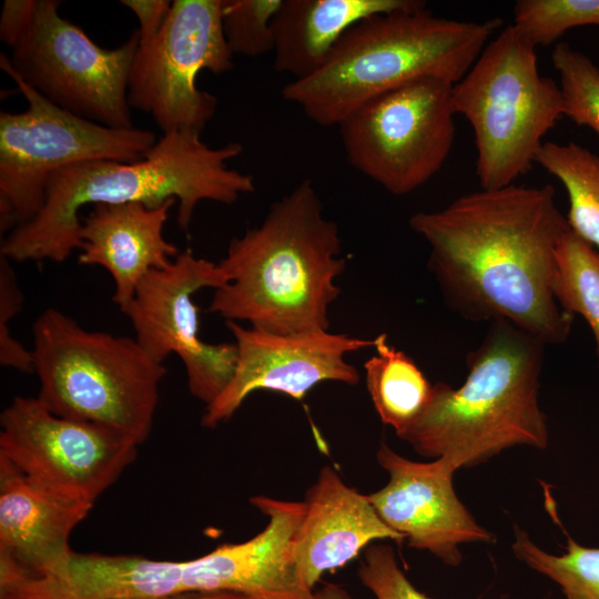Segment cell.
Wrapping results in <instances>:
<instances>
[{
  "label": "cell",
  "mask_w": 599,
  "mask_h": 599,
  "mask_svg": "<svg viewBox=\"0 0 599 599\" xmlns=\"http://www.w3.org/2000/svg\"><path fill=\"white\" fill-rule=\"evenodd\" d=\"M409 227L427 242V267L460 317L505 321L546 345L567 341L573 316L558 305L552 282L570 229L552 185L481 189L415 213Z\"/></svg>",
  "instance_id": "cell-1"
},
{
  "label": "cell",
  "mask_w": 599,
  "mask_h": 599,
  "mask_svg": "<svg viewBox=\"0 0 599 599\" xmlns=\"http://www.w3.org/2000/svg\"><path fill=\"white\" fill-rule=\"evenodd\" d=\"M242 152L238 142L213 148L200 132L183 130L163 133L135 162L94 160L64 167L49 180L38 214L2 237L0 254L16 263L64 262L81 247V210L95 204L159 206L173 199L177 225L187 231L200 202L233 204L255 191L252 174L229 166Z\"/></svg>",
  "instance_id": "cell-2"
},
{
  "label": "cell",
  "mask_w": 599,
  "mask_h": 599,
  "mask_svg": "<svg viewBox=\"0 0 599 599\" xmlns=\"http://www.w3.org/2000/svg\"><path fill=\"white\" fill-rule=\"evenodd\" d=\"M338 225L312 181L272 203L263 221L233 237L219 262L227 283L209 312L281 335L327 332L335 283L346 268Z\"/></svg>",
  "instance_id": "cell-3"
},
{
  "label": "cell",
  "mask_w": 599,
  "mask_h": 599,
  "mask_svg": "<svg viewBox=\"0 0 599 599\" xmlns=\"http://www.w3.org/2000/svg\"><path fill=\"white\" fill-rule=\"evenodd\" d=\"M545 347L508 322H490L480 345L467 354L464 384H433L426 408L399 438L456 470L514 446L545 449L549 432L538 402Z\"/></svg>",
  "instance_id": "cell-4"
},
{
  "label": "cell",
  "mask_w": 599,
  "mask_h": 599,
  "mask_svg": "<svg viewBox=\"0 0 599 599\" xmlns=\"http://www.w3.org/2000/svg\"><path fill=\"white\" fill-rule=\"evenodd\" d=\"M501 24L499 18H439L426 6L373 16L346 31L315 72L290 81L281 93L314 123L338 125L365 102L412 80L457 83Z\"/></svg>",
  "instance_id": "cell-5"
},
{
  "label": "cell",
  "mask_w": 599,
  "mask_h": 599,
  "mask_svg": "<svg viewBox=\"0 0 599 599\" xmlns=\"http://www.w3.org/2000/svg\"><path fill=\"white\" fill-rule=\"evenodd\" d=\"M38 398L54 414L102 425L139 446L152 429L166 374L134 337L83 328L48 307L32 325Z\"/></svg>",
  "instance_id": "cell-6"
},
{
  "label": "cell",
  "mask_w": 599,
  "mask_h": 599,
  "mask_svg": "<svg viewBox=\"0 0 599 599\" xmlns=\"http://www.w3.org/2000/svg\"><path fill=\"white\" fill-rule=\"evenodd\" d=\"M451 104L473 128L481 189L507 186L527 174L544 136L564 116L559 85L539 73L536 47L514 24L453 85Z\"/></svg>",
  "instance_id": "cell-7"
},
{
  "label": "cell",
  "mask_w": 599,
  "mask_h": 599,
  "mask_svg": "<svg viewBox=\"0 0 599 599\" xmlns=\"http://www.w3.org/2000/svg\"><path fill=\"white\" fill-rule=\"evenodd\" d=\"M0 68L28 104L22 112L0 113L1 235L38 214L55 172L94 160L135 162L158 141L150 130L110 128L53 104L13 71L7 54Z\"/></svg>",
  "instance_id": "cell-8"
},
{
  "label": "cell",
  "mask_w": 599,
  "mask_h": 599,
  "mask_svg": "<svg viewBox=\"0 0 599 599\" xmlns=\"http://www.w3.org/2000/svg\"><path fill=\"white\" fill-rule=\"evenodd\" d=\"M453 85L423 77L354 110L337 125L349 163L394 195L428 182L454 145Z\"/></svg>",
  "instance_id": "cell-9"
},
{
  "label": "cell",
  "mask_w": 599,
  "mask_h": 599,
  "mask_svg": "<svg viewBox=\"0 0 599 599\" xmlns=\"http://www.w3.org/2000/svg\"><path fill=\"white\" fill-rule=\"evenodd\" d=\"M57 0H37L34 17L9 57L13 71L53 104L89 121L134 128L128 82L139 47L135 30L121 45H98L60 16Z\"/></svg>",
  "instance_id": "cell-10"
},
{
  "label": "cell",
  "mask_w": 599,
  "mask_h": 599,
  "mask_svg": "<svg viewBox=\"0 0 599 599\" xmlns=\"http://www.w3.org/2000/svg\"><path fill=\"white\" fill-rule=\"evenodd\" d=\"M223 0H174L159 32L140 40L128 82V101L150 114L163 133L202 132L217 99L196 87L202 70L233 67L222 28Z\"/></svg>",
  "instance_id": "cell-11"
},
{
  "label": "cell",
  "mask_w": 599,
  "mask_h": 599,
  "mask_svg": "<svg viewBox=\"0 0 599 599\" xmlns=\"http://www.w3.org/2000/svg\"><path fill=\"white\" fill-rule=\"evenodd\" d=\"M0 426L1 457L42 487L92 504L138 456L124 434L57 415L38 397L16 396Z\"/></svg>",
  "instance_id": "cell-12"
},
{
  "label": "cell",
  "mask_w": 599,
  "mask_h": 599,
  "mask_svg": "<svg viewBox=\"0 0 599 599\" xmlns=\"http://www.w3.org/2000/svg\"><path fill=\"white\" fill-rule=\"evenodd\" d=\"M227 281L219 263L196 257L187 248L166 266L150 271L120 308L131 322L135 341L154 362L163 364L169 355L179 356L190 393L205 405L231 380L237 352L234 342L212 344L200 338L193 296Z\"/></svg>",
  "instance_id": "cell-13"
},
{
  "label": "cell",
  "mask_w": 599,
  "mask_h": 599,
  "mask_svg": "<svg viewBox=\"0 0 599 599\" xmlns=\"http://www.w3.org/2000/svg\"><path fill=\"white\" fill-rule=\"evenodd\" d=\"M225 325L234 337L236 365L226 387L205 407L201 424L206 428L230 419L256 390H273L302 400L323 382L355 385L359 375L346 356L375 346V338L328 331L281 335L231 321Z\"/></svg>",
  "instance_id": "cell-14"
},
{
  "label": "cell",
  "mask_w": 599,
  "mask_h": 599,
  "mask_svg": "<svg viewBox=\"0 0 599 599\" xmlns=\"http://www.w3.org/2000/svg\"><path fill=\"white\" fill-rule=\"evenodd\" d=\"M376 459L388 474V483L368 497L384 522L404 536L409 547L427 550L448 566L457 567L459 546L490 542L481 527L456 495V469L443 458L408 459L385 443Z\"/></svg>",
  "instance_id": "cell-15"
},
{
  "label": "cell",
  "mask_w": 599,
  "mask_h": 599,
  "mask_svg": "<svg viewBox=\"0 0 599 599\" xmlns=\"http://www.w3.org/2000/svg\"><path fill=\"white\" fill-rule=\"evenodd\" d=\"M93 504L42 487L0 456V579L60 573Z\"/></svg>",
  "instance_id": "cell-16"
},
{
  "label": "cell",
  "mask_w": 599,
  "mask_h": 599,
  "mask_svg": "<svg viewBox=\"0 0 599 599\" xmlns=\"http://www.w3.org/2000/svg\"><path fill=\"white\" fill-rule=\"evenodd\" d=\"M304 514L293 539V561L303 586L313 591L327 571L355 559L375 541H405L379 517L368 495L324 466L307 489Z\"/></svg>",
  "instance_id": "cell-17"
},
{
  "label": "cell",
  "mask_w": 599,
  "mask_h": 599,
  "mask_svg": "<svg viewBox=\"0 0 599 599\" xmlns=\"http://www.w3.org/2000/svg\"><path fill=\"white\" fill-rule=\"evenodd\" d=\"M170 199L159 206L141 202L95 204L81 214L78 263L101 266L114 282L112 301L121 308L133 297L141 280L170 264L180 253L163 234Z\"/></svg>",
  "instance_id": "cell-18"
},
{
  "label": "cell",
  "mask_w": 599,
  "mask_h": 599,
  "mask_svg": "<svg viewBox=\"0 0 599 599\" xmlns=\"http://www.w3.org/2000/svg\"><path fill=\"white\" fill-rule=\"evenodd\" d=\"M425 6L422 0H283L273 20L274 69L293 80L305 78L362 20Z\"/></svg>",
  "instance_id": "cell-19"
},
{
  "label": "cell",
  "mask_w": 599,
  "mask_h": 599,
  "mask_svg": "<svg viewBox=\"0 0 599 599\" xmlns=\"http://www.w3.org/2000/svg\"><path fill=\"white\" fill-rule=\"evenodd\" d=\"M374 348L364 364L366 387L380 420L399 437L426 408L433 384L412 357L388 344L385 333L375 337Z\"/></svg>",
  "instance_id": "cell-20"
},
{
  "label": "cell",
  "mask_w": 599,
  "mask_h": 599,
  "mask_svg": "<svg viewBox=\"0 0 599 599\" xmlns=\"http://www.w3.org/2000/svg\"><path fill=\"white\" fill-rule=\"evenodd\" d=\"M536 163L565 186L570 231L599 251V156L575 142L546 141Z\"/></svg>",
  "instance_id": "cell-21"
},
{
  "label": "cell",
  "mask_w": 599,
  "mask_h": 599,
  "mask_svg": "<svg viewBox=\"0 0 599 599\" xmlns=\"http://www.w3.org/2000/svg\"><path fill=\"white\" fill-rule=\"evenodd\" d=\"M552 293L565 312L588 323L599 364V251L570 230L557 246Z\"/></svg>",
  "instance_id": "cell-22"
},
{
  "label": "cell",
  "mask_w": 599,
  "mask_h": 599,
  "mask_svg": "<svg viewBox=\"0 0 599 599\" xmlns=\"http://www.w3.org/2000/svg\"><path fill=\"white\" fill-rule=\"evenodd\" d=\"M511 547L519 560L555 581L566 599H599V548L583 547L568 537L567 551L556 556L517 526Z\"/></svg>",
  "instance_id": "cell-23"
},
{
  "label": "cell",
  "mask_w": 599,
  "mask_h": 599,
  "mask_svg": "<svg viewBox=\"0 0 599 599\" xmlns=\"http://www.w3.org/2000/svg\"><path fill=\"white\" fill-rule=\"evenodd\" d=\"M559 74L564 115L599 138V69L585 53L559 41L551 52Z\"/></svg>",
  "instance_id": "cell-24"
},
{
  "label": "cell",
  "mask_w": 599,
  "mask_h": 599,
  "mask_svg": "<svg viewBox=\"0 0 599 599\" xmlns=\"http://www.w3.org/2000/svg\"><path fill=\"white\" fill-rule=\"evenodd\" d=\"M536 48L576 27H599V0H518L514 23Z\"/></svg>",
  "instance_id": "cell-25"
},
{
  "label": "cell",
  "mask_w": 599,
  "mask_h": 599,
  "mask_svg": "<svg viewBox=\"0 0 599 599\" xmlns=\"http://www.w3.org/2000/svg\"><path fill=\"white\" fill-rule=\"evenodd\" d=\"M282 2L223 0L222 28L233 54L257 58L273 51V20Z\"/></svg>",
  "instance_id": "cell-26"
},
{
  "label": "cell",
  "mask_w": 599,
  "mask_h": 599,
  "mask_svg": "<svg viewBox=\"0 0 599 599\" xmlns=\"http://www.w3.org/2000/svg\"><path fill=\"white\" fill-rule=\"evenodd\" d=\"M358 577L376 599H430L409 581L388 545L373 544L364 550Z\"/></svg>",
  "instance_id": "cell-27"
},
{
  "label": "cell",
  "mask_w": 599,
  "mask_h": 599,
  "mask_svg": "<svg viewBox=\"0 0 599 599\" xmlns=\"http://www.w3.org/2000/svg\"><path fill=\"white\" fill-rule=\"evenodd\" d=\"M23 300L11 261L0 254V364L22 373H31L32 351L17 341L10 331V323L21 311Z\"/></svg>",
  "instance_id": "cell-28"
},
{
  "label": "cell",
  "mask_w": 599,
  "mask_h": 599,
  "mask_svg": "<svg viewBox=\"0 0 599 599\" xmlns=\"http://www.w3.org/2000/svg\"><path fill=\"white\" fill-rule=\"evenodd\" d=\"M37 0H6L0 18V39L14 47L29 28L35 12Z\"/></svg>",
  "instance_id": "cell-29"
},
{
  "label": "cell",
  "mask_w": 599,
  "mask_h": 599,
  "mask_svg": "<svg viewBox=\"0 0 599 599\" xmlns=\"http://www.w3.org/2000/svg\"><path fill=\"white\" fill-rule=\"evenodd\" d=\"M120 3L130 9L139 21V38L146 40L161 29L171 9L167 0H122Z\"/></svg>",
  "instance_id": "cell-30"
},
{
  "label": "cell",
  "mask_w": 599,
  "mask_h": 599,
  "mask_svg": "<svg viewBox=\"0 0 599 599\" xmlns=\"http://www.w3.org/2000/svg\"><path fill=\"white\" fill-rule=\"evenodd\" d=\"M160 599H258L252 596H247L244 593L238 592H229V591H220V592H193V593H184V595H177V596H171Z\"/></svg>",
  "instance_id": "cell-31"
},
{
  "label": "cell",
  "mask_w": 599,
  "mask_h": 599,
  "mask_svg": "<svg viewBox=\"0 0 599 599\" xmlns=\"http://www.w3.org/2000/svg\"><path fill=\"white\" fill-rule=\"evenodd\" d=\"M307 599H354L344 588L327 583L318 590H313Z\"/></svg>",
  "instance_id": "cell-32"
}]
</instances>
